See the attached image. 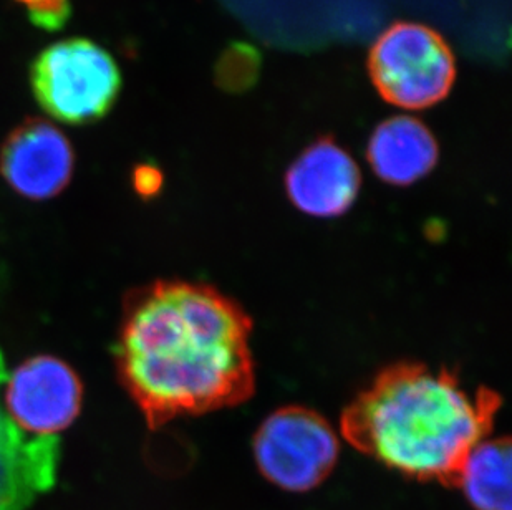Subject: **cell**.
<instances>
[{
    "mask_svg": "<svg viewBox=\"0 0 512 510\" xmlns=\"http://www.w3.org/2000/svg\"><path fill=\"white\" fill-rule=\"evenodd\" d=\"M246 310L211 285L158 280L126 299L116 373L150 429L246 403L256 391Z\"/></svg>",
    "mask_w": 512,
    "mask_h": 510,
    "instance_id": "obj_1",
    "label": "cell"
},
{
    "mask_svg": "<svg viewBox=\"0 0 512 510\" xmlns=\"http://www.w3.org/2000/svg\"><path fill=\"white\" fill-rule=\"evenodd\" d=\"M501 398L469 391L448 368L397 363L343 409V438L416 481L458 487L469 453L493 431Z\"/></svg>",
    "mask_w": 512,
    "mask_h": 510,
    "instance_id": "obj_2",
    "label": "cell"
},
{
    "mask_svg": "<svg viewBox=\"0 0 512 510\" xmlns=\"http://www.w3.org/2000/svg\"><path fill=\"white\" fill-rule=\"evenodd\" d=\"M35 100L55 120L87 125L102 120L121 90L120 68L107 50L87 39L50 45L30 70Z\"/></svg>",
    "mask_w": 512,
    "mask_h": 510,
    "instance_id": "obj_3",
    "label": "cell"
},
{
    "mask_svg": "<svg viewBox=\"0 0 512 510\" xmlns=\"http://www.w3.org/2000/svg\"><path fill=\"white\" fill-rule=\"evenodd\" d=\"M368 70L388 103L421 110L450 93L456 77L455 55L436 30L398 22L370 50Z\"/></svg>",
    "mask_w": 512,
    "mask_h": 510,
    "instance_id": "obj_4",
    "label": "cell"
},
{
    "mask_svg": "<svg viewBox=\"0 0 512 510\" xmlns=\"http://www.w3.org/2000/svg\"><path fill=\"white\" fill-rule=\"evenodd\" d=\"M339 449L329 421L304 406L277 409L254 436V458L262 476L289 492L320 486L334 471Z\"/></svg>",
    "mask_w": 512,
    "mask_h": 510,
    "instance_id": "obj_5",
    "label": "cell"
},
{
    "mask_svg": "<svg viewBox=\"0 0 512 510\" xmlns=\"http://www.w3.org/2000/svg\"><path fill=\"white\" fill-rule=\"evenodd\" d=\"M5 413L25 433L57 436L78 418L83 385L72 366L37 355L25 360L5 378Z\"/></svg>",
    "mask_w": 512,
    "mask_h": 510,
    "instance_id": "obj_6",
    "label": "cell"
},
{
    "mask_svg": "<svg viewBox=\"0 0 512 510\" xmlns=\"http://www.w3.org/2000/svg\"><path fill=\"white\" fill-rule=\"evenodd\" d=\"M75 154L57 126L30 118L0 148V174L10 189L30 201H47L67 188Z\"/></svg>",
    "mask_w": 512,
    "mask_h": 510,
    "instance_id": "obj_7",
    "label": "cell"
},
{
    "mask_svg": "<svg viewBox=\"0 0 512 510\" xmlns=\"http://www.w3.org/2000/svg\"><path fill=\"white\" fill-rule=\"evenodd\" d=\"M7 378L0 355V386ZM62 462L58 436L25 433L0 405V510H27L55 486Z\"/></svg>",
    "mask_w": 512,
    "mask_h": 510,
    "instance_id": "obj_8",
    "label": "cell"
},
{
    "mask_svg": "<svg viewBox=\"0 0 512 510\" xmlns=\"http://www.w3.org/2000/svg\"><path fill=\"white\" fill-rule=\"evenodd\" d=\"M362 184L357 163L334 140L322 138L295 159L285 188L297 209L314 217H339L352 207Z\"/></svg>",
    "mask_w": 512,
    "mask_h": 510,
    "instance_id": "obj_9",
    "label": "cell"
},
{
    "mask_svg": "<svg viewBox=\"0 0 512 510\" xmlns=\"http://www.w3.org/2000/svg\"><path fill=\"white\" fill-rule=\"evenodd\" d=\"M438 143L421 121L395 116L373 131L367 148L368 163L378 178L408 186L425 178L438 163Z\"/></svg>",
    "mask_w": 512,
    "mask_h": 510,
    "instance_id": "obj_10",
    "label": "cell"
},
{
    "mask_svg": "<svg viewBox=\"0 0 512 510\" xmlns=\"http://www.w3.org/2000/svg\"><path fill=\"white\" fill-rule=\"evenodd\" d=\"M458 487L474 510H511V441L483 439L469 453Z\"/></svg>",
    "mask_w": 512,
    "mask_h": 510,
    "instance_id": "obj_11",
    "label": "cell"
},
{
    "mask_svg": "<svg viewBox=\"0 0 512 510\" xmlns=\"http://www.w3.org/2000/svg\"><path fill=\"white\" fill-rule=\"evenodd\" d=\"M29 10V17L39 29L58 30L72 15L70 0H17Z\"/></svg>",
    "mask_w": 512,
    "mask_h": 510,
    "instance_id": "obj_12",
    "label": "cell"
},
{
    "mask_svg": "<svg viewBox=\"0 0 512 510\" xmlns=\"http://www.w3.org/2000/svg\"><path fill=\"white\" fill-rule=\"evenodd\" d=\"M161 183H163V176H161L158 169L153 166H138L135 174H133V184L138 194H141L143 198L148 196H155L160 191Z\"/></svg>",
    "mask_w": 512,
    "mask_h": 510,
    "instance_id": "obj_13",
    "label": "cell"
}]
</instances>
